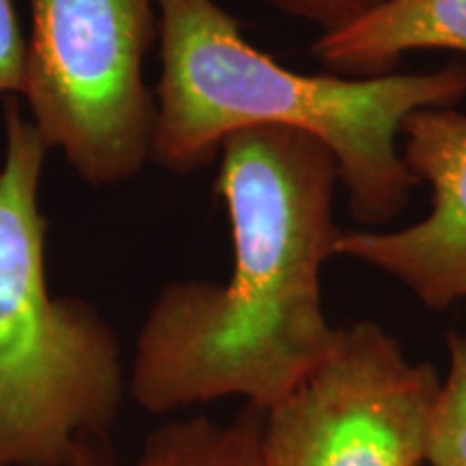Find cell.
Wrapping results in <instances>:
<instances>
[{
    "label": "cell",
    "mask_w": 466,
    "mask_h": 466,
    "mask_svg": "<svg viewBox=\"0 0 466 466\" xmlns=\"http://www.w3.org/2000/svg\"><path fill=\"white\" fill-rule=\"evenodd\" d=\"M217 195L231 225L223 283L158 291L130 359V398L149 415L242 398L268 410L333 346L322 268L337 255L333 151L289 127H247L220 145Z\"/></svg>",
    "instance_id": "6da1fadb"
},
{
    "label": "cell",
    "mask_w": 466,
    "mask_h": 466,
    "mask_svg": "<svg viewBox=\"0 0 466 466\" xmlns=\"http://www.w3.org/2000/svg\"><path fill=\"white\" fill-rule=\"evenodd\" d=\"M158 11L162 72L149 162L168 173L208 167L238 130L289 127L333 151L352 218L380 227L404 212L419 186L398 149L404 119L466 97V63L376 78L300 74L255 48L217 0H158Z\"/></svg>",
    "instance_id": "7a4b0ae2"
},
{
    "label": "cell",
    "mask_w": 466,
    "mask_h": 466,
    "mask_svg": "<svg viewBox=\"0 0 466 466\" xmlns=\"http://www.w3.org/2000/svg\"><path fill=\"white\" fill-rule=\"evenodd\" d=\"M0 165V466H63L76 445L113 439L130 363L96 305L52 294L39 188L50 147L5 100Z\"/></svg>",
    "instance_id": "3957f363"
},
{
    "label": "cell",
    "mask_w": 466,
    "mask_h": 466,
    "mask_svg": "<svg viewBox=\"0 0 466 466\" xmlns=\"http://www.w3.org/2000/svg\"><path fill=\"white\" fill-rule=\"evenodd\" d=\"M28 119L91 188L149 165L156 93L145 56L158 42V0H28Z\"/></svg>",
    "instance_id": "277c9868"
},
{
    "label": "cell",
    "mask_w": 466,
    "mask_h": 466,
    "mask_svg": "<svg viewBox=\"0 0 466 466\" xmlns=\"http://www.w3.org/2000/svg\"><path fill=\"white\" fill-rule=\"evenodd\" d=\"M441 378L376 322L337 326L322 363L264 410L268 466H425Z\"/></svg>",
    "instance_id": "5b68a950"
},
{
    "label": "cell",
    "mask_w": 466,
    "mask_h": 466,
    "mask_svg": "<svg viewBox=\"0 0 466 466\" xmlns=\"http://www.w3.org/2000/svg\"><path fill=\"white\" fill-rule=\"evenodd\" d=\"M401 160L430 186V212L395 231H343L337 255L376 268L432 311L466 302V115L419 108L401 124Z\"/></svg>",
    "instance_id": "8992f818"
},
{
    "label": "cell",
    "mask_w": 466,
    "mask_h": 466,
    "mask_svg": "<svg viewBox=\"0 0 466 466\" xmlns=\"http://www.w3.org/2000/svg\"><path fill=\"white\" fill-rule=\"evenodd\" d=\"M419 50L466 52V0H395L311 44V56L346 78L393 74L408 52Z\"/></svg>",
    "instance_id": "52a82bcc"
},
{
    "label": "cell",
    "mask_w": 466,
    "mask_h": 466,
    "mask_svg": "<svg viewBox=\"0 0 466 466\" xmlns=\"http://www.w3.org/2000/svg\"><path fill=\"white\" fill-rule=\"evenodd\" d=\"M63 466H268L264 410L244 404L229 423L201 415L167 421L130 462L116 458L113 439L83 441Z\"/></svg>",
    "instance_id": "ba28073f"
},
{
    "label": "cell",
    "mask_w": 466,
    "mask_h": 466,
    "mask_svg": "<svg viewBox=\"0 0 466 466\" xmlns=\"http://www.w3.org/2000/svg\"><path fill=\"white\" fill-rule=\"evenodd\" d=\"M450 371L432 406L425 466H466V330L447 335Z\"/></svg>",
    "instance_id": "9c48e42d"
},
{
    "label": "cell",
    "mask_w": 466,
    "mask_h": 466,
    "mask_svg": "<svg viewBox=\"0 0 466 466\" xmlns=\"http://www.w3.org/2000/svg\"><path fill=\"white\" fill-rule=\"evenodd\" d=\"M279 14L319 28V35H333L378 14L395 0H261Z\"/></svg>",
    "instance_id": "30bf717a"
},
{
    "label": "cell",
    "mask_w": 466,
    "mask_h": 466,
    "mask_svg": "<svg viewBox=\"0 0 466 466\" xmlns=\"http://www.w3.org/2000/svg\"><path fill=\"white\" fill-rule=\"evenodd\" d=\"M28 44L14 0H0V97L25 96Z\"/></svg>",
    "instance_id": "8fae6325"
}]
</instances>
